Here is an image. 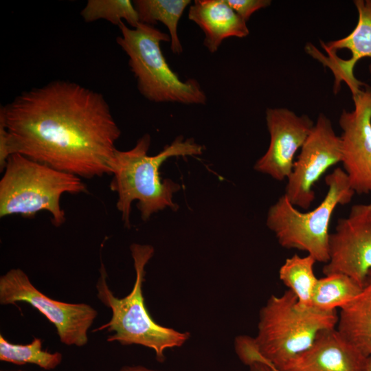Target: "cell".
Instances as JSON below:
<instances>
[{
	"label": "cell",
	"instance_id": "7a4b0ae2",
	"mask_svg": "<svg viewBox=\"0 0 371 371\" xmlns=\"http://www.w3.org/2000/svg\"><path fill=\"white\" fill-rule=\"evenodd\" d=\"M338 313L313 307L302 308L294 293L288 290L271 295L259 314L256 337L238 336L235 350L248 366L262 362L277 371L308 348L323 330L336 328Z\"/></svg>",
	"mask_w": 371,
	"mask_h": 371
},
{
	"label": "cell",
	"instance_id": "ba28073f",
	"mask_svg": "<svg viewBox=\"0 0 371 371\" xmlns=\"http://www.w3.org/2000/svg\"><path fill=\"white\" fill-rule=\"evenodd\" d=\"M26 302L44 315L56 327L61 343L82 347L98 311L85 303H67L49 298L37 289L21 269H11L0 277V304Z\"/></svg>",
	"mask_w": 371,
	"mask_h": 371
},
{
	"label": "cell",
	"instance_id": "484cf974",
	"mask_svg": "<svg viewBox=\"0 0 371 371\" xmlns=\"http://www.w3.org/2000/svg\"><path fill=\"white\" fill-rule=\"evenodd\" d=\"M1 371H5V370H1ZM12 371H23V370H12Z\"/></svg>",
	"mask_w": 371,
	"mask_h": 371
},
{
	"label": "cell",
	"instance_id": "603a6c76",
	"mask_svg": "<svg viewBox=\"0 0 371 371\" xmlns=\"http://www.w3.org/2000/svg\"><path fill=\"white\" fill-rule=\"evenodd\" d=\"M249 371H276L262 362H254L249 366Z\"/></svg>",
	"mask_w": 371,
	"mask_h": 371
},
{
	"label": "cell",
	"instance_id": "8fae6325",
	"mask_svg": "<svg viewBox=\"0 0 371 371\" xmlns=\"http://www.w3.org/2000/svg\"><path fill=\"white\" fill-rule=\"evenodd\" d=\"M352 99L354 109L344 110L339 119L341 163L355 193L371 194V88L360 89Z\"/></svg>",
	"mask_w": 371,
	"mask_h": 371
},
{
	"label": "cell",
	"instance_id": "5b68a950",
	"mask_svg": "<svg viewBox=\"0 0 371 371\" xmlns=\"http://www.w3.org/2000/svg\"><path fill=\"white\" fill-rule=\"evenodd\" d=\"M87 192L82 178L15 153L8 158L0 180V217L19 214L33 218L47 211L52 223L59 227L66 220L62 195Z\"/></svg>",
	"mask_w": 371,
	"mask_h": 371
},
{
	"label": "cell",
	"instance_id": "ac0fdd59",
	"mask_svg": "<svg viewBox=\"0 0 371 371\" xmlns=\"http://www.w3.org/2000/svg\"><path fill=\"white\" fill-rule=\"evenodd\" d=\"M363 286L349 276L330 273L318 278L311 307L322 311H335L353 300Z\"/></svg>",
	"mask_w": 371,
	"mask_h": 371
},
{
	"label": "cell",
	"instance_id": "d4e9b609",
	"mask_svg": "<svg viewBox=\"0 0 371 371\" xmlns=\"http://www.w3.org/2000/svg\"><path fill=\"white\" fill-rule=\"evenodd\" d=\"M367 371H371V357H369L368 367Z\"/></svg>",
	"mask_w": 371,
	"mask_h": 371
},
{
	"label": "cell",
	"instance_id": "5bb4252c",
	"mask_svg": "<svg viewBox=\"0 0 371 371\" xmlns=\"http://www.w3.org/2000/svg\"><path fill=\"white\" fill-rule=\"evenodd\" d=\"M369 357L333 328L321 332L283 371H367Z\"/></svg>",
	"mask_w": 371,
	"mask_h": 371
},
{
	"label": "cell",
	"instance_id": "d6986e66",
	"mask_svg": "<svg viewBox=\"0 0 371 371\" xmlns=\"http://www.w3.org/2000/svg\"><path fill=\"white\" fill-rule=\"evenodd\" d=\"M317 261L310 255L294 254L288 258L279 270V278L295 295L299 306L311 307L313 293L318 278L314 272Z\"/></svg>",
	"mask_w": 371,
	"mask_h": 371
},
{
	"label": "cell",
	"instance_id": "e0dca14e",
	"mask_svg": "<svg viewBox=\"0 0 371 371\" xmlns=\"http://www.w3.org/2000/svg\"><path fill=\"white\" fill-rule=\"evenodd\" d=\"M134 6L139 22L153 25L161 22L166 25L170 37V49L175 54L183 52L178 35L179 21L185 9L191 3L190 0H135Z\"/></svg>",
	"mask_w": 371,
	"mask_h": 371
},
{
	"label": "cell",
	"instance_id": "52a82bcc",
	"mask_svg": "<svg viewBox=\"0 0 371 371\" xmlns=\"http://www.w3.org/2000/svg\"><path fill=\"white\" fill-rule=\"evenodd\" d=\"M325 181L327 192L315 209L301 212L283 194L269 207L266 221L282 247L306 251L324 263L328 260L332 215L337 205L349 203L355 194L342 168H335Z\"/></svg>",
	"mask_w": 371,
	"mask_h": 371
},
{
	"label": "cell",
	"instance_id": "9a60e30c",
	"mask_svg": "<svg viewBox=\"0 0 371 371\" xmlns=\"http://www.w3.org/2000/svg\"><path fill=\"white\" fill-rule=\"evenodd\" d=\"M188 16L203 32V45L212 54L225 39L243 38L249 33L247 23L225 0H196L190 5Z\"/></svg>",
	"mask_w": 371,
	"mask_h": 371
},
{
	"label": "cell",
	"instance_id": "4316f807",
	"mask_svg": "<svg viewBox=\"0 0 371 371\" xmlns=\"http://www.w3.org/2000/svg\"><path fill=\"white\" fill-rule=\"evenodd\" d=\"M277 371V370H276Z\"/></svg>",
	"mask_w": 371,
	"mask_h": 371
},
{
	"label": "cell",
	"instance_id": "7c38bea8",
	"mask_svg": "<svg viewBox=\"0 0 371 371\" xmlns=\"http://www.w3.org/2000/svg\"><path fill=\"white\" fill-rule=\"evenodd\" d=\"M266 123L270 143L254 168L277 181L287 179L295 153L303 146L315 122L308 115H297L286 108H268Z\"/></svg>",
	"mask_w": 371,
	"mask_h": 371
},
{
	"label": "cell",
	"instance_id": "30bf717a",
	"mask_svg": "<svg viewBox=\"0 0 371 371\" xmlns=\"http://www.w3.org/2000/svg\"><path fill=\"white\" fill-rule=\"evenodd\" d=\"M322 271L346 275L363 286L371 271V203L355 204L338 220Z\"/></svg>",
	"mask_w": 371,
	"mask_h": 371
},
{
	"label": "cell",
	"instance_id": "7402d4cb",
	"mask_svg": "<svg viewBox=\"0 0 371 371\" xmlns=\"http://www.w3.org/2000/svg\"><path fill=\"white\" fill-rule=\"evenodd\" d=\"M231 8L246 23L256 11L269 6L270 0H225Z\"/></svg>",
	"mask_w": 371,
	"mask_h": 371
},
{
	"label": "cell",
	"instance_id": "44dd1931",
	"mask_svg": "<svg viewBox=\"0 0 371 371\" xmlns=\"http://www.w3.org/2000/svg\"><path fill=\"white\" fill-rule=\"evenodd\" d=\"M80 14L88 23L102 19L119 26L124 20L133 28L140 23L133 2L130 0H89Z\"/></svg>",
	"mask_w": 371,
	"mask_h": 371
},
{
	"label": "cell",
	"instance_id": "6da1fadb",
	"mask_svg": "<svg viewBox=\"0 0 371 371\" xmlns=\"http://www.w3.org/2000/svg\"><path fill=\"white\" fill-rule=\"evenodd\" d=\"M12 153L80 178L110 175L121 131L104 96L54 80L25 91L0 109Z\"/></svg>",
	"mask_w": 371,
	"mask_h": 371
},
{
	"label": "cell",
	"instance_id": "ffe728a7",
	"mask_svg": "<svg viewBox=\"0 0 371 371\" xmlns=\"http://www.w3.org/2000/svg\"><path fill=\"white\" fill-rule=\"evenodd\" d=\"M42 340L34 338L28 344H15L0 335V360L16 365L32 363L51 370L58 366L63 360L59 352H50L42 349Z\"/></svg>",
	"mask_w": 371,
	"mask_h": 371
},
{
	"label": "cell",
	"instance_id": "8992f818",
	"mask_svg": "<svg viewBox=\"0 0 371 371\" xmlns=\"http://www.w3.org/2000/svg\"><path fill=\"white\" fill-rule=\"evenodd\" d=\"M118 27L121 35L117 43L127 55L137 89L146 99L156 103L206 104L207 95L199 82L182 80L167 63L160 44L170 42L169 34L142 23L133 28L121 22Z\"/></svg>",
	"mask_w": 371,
	"mask_h": 371
},
{
	"label": "cell",
	"instance_id": "4fadbf2b",
	"mask_svg": "<svg viewBox=\"0 0 371 371\" xmlns=\"http://www.w3.org/2000/svg\"><path fill=\"white\" fill-rule=\"evenodd\" d=\"M354 3L358 12V21L353 30L346 36L326 43L321 42L328 56L307 47V52L324 65L330 68L335 78V91L341 82H345L352 95L360 90L363 83L354 76L356 63L361 58L371 59V0H355ZM371 74V64L369 66Z\"/></svg>",
	"mask_w": 371,
	"mask_h": 371
},
{
	"label": "cell",
	"instance_id": "277c9868",
	"mask_svg": "<svg viewBox=\"0 0 371 371\" xmlns=\"http://www.w3.org/2000/svg\"><path fill=\"white\" fill-rule=\"evenodd\" d=\"M136 273L135 281L131 293L122 298L115 297L107 283V273L102 262L100 277L96 283L97 297L111 308V319L93 332L106 330L113 333L107 338L108 342H119L122 346L140 345L153 349L156 359L165 361V351L168 348L183 346L190 338L188 332H179L155 322L144 304L143 282L145 267L154 254L150 245L133 243L130 246Z\"/></svg>",
	"mask_w": 371,
	"mask_h": 371
},
{
	"label": "cell",
	"instance_id": "9c48e42d",
	"mask_svg": "<svg viewBox=\"0 0 371 371\" xmlns=\"http://www.w3.org/2000/svg\"><path fill=\"white\" fill-rule=\"evenodd\" d=\"M341 157L340 136L330 120L319 113L287 178L284 195L290 203L308 209L315 199L314 186L328 168L341 163Z\"/></svg>",
	"mask_w": 371,
	"mask_h": 371
},
{
	"label": "cell",
	"instance_id": "2e32d148",
	"mask_svg": "<svg viewBox=\"0 0 371 371\" xmlns=\"http://www.w3.org/2000/svg\"><path fill=\"white\" fill-rule=\"evenodd\" d=\"M336 328L346 340L371 357V271L359 295L340 309Z\"/></svg>",
	"mask_w": 371,
	"mask_h": 371
},
{
	"label": "cell",
	"instance_id": "3957f363",
	"mask_svg": "<svg viewBox=\"0 0 371 371\" xmlns=\"http://www.w3.org/2000/svg\"><path fill=\"white\" fill-rule=\"evenodd\" d=\"M151 139L148 134L141 137L128 150H116L110 162V175H113L110 189L117 195L116 207L121 213L125 227H131V205L137 201V207L143 221L153 214L169 207L177 210L173 194L181 186L170 179L159 176L161 165L172 157L201 155L203 146L194 139L177 137L158 154L148 155Z\"/></svg>",
	"mask_w": 371,
	"mask_h": 371
},
{
	"label": "cell",
	"instance_id": "cb8c5ba5",
	"mask_svg": "<svg viewBox=\"0 0 371 371\" xmlns=\"http://www.w3.org/2000/svg\"><path fill=\"white\" fill-rule=\"evenodd\" d=\"M118 371H161L150 369L143 366H125L122 367Z\"/></svg>",
	"mask_w": 371,
	"mask_h": 371
}]
</instances>
